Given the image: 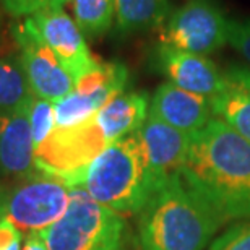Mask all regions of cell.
Listing matches in <instances>:
<instances>
[{"instance_id": "1", "label": "cell", "mask_w": 250, "mask_h": 250, "mask_svg": "<svg viewBox=\"0 0 250 250\" xmlns=\"http://www.w3.org/2000/svg\"><path fill=\"white\" fill-rule=\"evenodd\" d=\"M181 176L221 223L250 219V142L219 119L192 135Z\"/></svg>"}, {"instance_id": "2", "label": "cell", "mask_w": 250, "mask_h": 250, "mask_svg": "<svg viewBox=\"0 0 250 250\" xmlns=\"http://www.w3.org/2000/svg\"><path fill=\"white\" fill-rule=\"evenodd\" d=\"M219 218L182 176H174L151 195L138 219L143 250H203L219 228Z\"/></svg>"}, {"instance_id": "3", "label": "cell", "mask_w": 250, "mask_h": 250, "mask_svg": "<svg viewBox=\"0 0 250 250\" xmlns=\"http://www.w3.org/2000/svg\"><path fill=\"white\" fill-rule=\"evenodd\" d=\"M82 187L119 214L142 211L156 192V182L138 132L104 148L89 164Z\"/></svg>"}, {"instance_id": "4", "label": "cell", "mask_w": 250, "mask_h": 250, "mask_svg": "<svg viewBox=\"0 0 250 250\" xmlns=\"http://www.w3.org/2000/svg\"><path fill=\"white\" fill-rule=\"evenodd\" d=\"M124 219L83 187H72L63 216L41 231L47 250H121Z\"/></svg>"}, {"instance_id": "5", "label": "cell", "mask_w": 250, "mask_h": 250, "mask_svg": "<svg viewBox=\"0 0 250 250\" xmlns=\"http://www.w3.org/2000/svg\"><path fill=\"white\" fill-rule=\"evenodd\" d=\"M109 146L94 119L77 127H56L46 142L34 148L39 174L61 179L68 187H82L89 164Z\"/></svg>"}, {"instance_id": "6", "label": "cell", "mask_w": 250, "mask_h": 250, "mask_svg": "<svg viewBox=\"0 0 250 250\" xmlns=\"http://www.w3.org/2000/svg\"><path fill=\"white\" fill-rule=\"evenodd\" d=\"M70 190L61 179L38 174L13 188L0 187V221L7 219L18 231L41 232L67 211Z\"/></svg>"}, {"instance_id": "7", "label": "cell", "mask_w": 250, "mask_h": 250, "mask_svg": "<svg viewBox=\"0 0 250 250\" xmlns=\"http://www.w3.org/2000/svg\"><path fill=\"white\" fill-rule=\"evenodd\" d=\"M229 20L214 0H187L174 8L161 26V42L208 56L228 42Z\"/></svg>"}, {"instance_id": "8", "label": "cell", "mask_w": 250, "mask_h": 250, "mask_svg": "<svg viewBox=\"0 0 250 250\" xmlns=\"http://www.w3.org/2000/svg\"><path fill=\"white\" fill-rule=\"evenodd\" d=\"M10 34L18 47L24 75L34 98L57 103L73 91V78L39 34L31 17L12 23Z\"/></svg>"}, {"instance_id": "9", "label": "cell", "mask_w": 250, "mask_h": 250, "mask_svg": "<svg viewBox=\"0 0 250 250\" xmlns=\"http://www.w3.org/2000/svg\"><path fill=\"white\" fill-rule=\"evenodd\" d=\"M31 20L73 82L91 72L99 63L89 52L82 29L62 8L44 10L33 15Z\"/></svg>"}, {"instance_id": "10", "label": "cell", "mask_w": 250, "mask_h": 250, "mask_svg": "<svg viewBox=\"0 0 250 250\" xmlns=\"http://www.w3.org/2000/svg\"><path fill=\"white\" fill-rule=\"evenodd\" d=\"M153 62L169 83L186 91L211 99L226 89L224 72L205 56L181 51L161 42L153 51Z\"/></svg>"}, {"instance_id": "11", "label": "cell", "mask_w": 250, "mask_h": 250, "mask_svg": "<svg viewBox=\"0 0 250 250\" xmlns=\"http://www.w3.org/2000/svg\"><path fill=\"white\" fill-rule=\"evenodd\" d=\"M138 135L146 151L158 190L164 182L182 172L192 135L171 127L149 112Z\"/></svg>"}, {"instance_id": "12", "label": "cell", "mask_w": 250, "mask_h": 250, "mask_svg": "<svg viewBox=\"0 0 250 250\" xmlns=\"http://www.w3.org/2000/svg\"><path fill=\"white\" fill-rule=\"evenodd\" d=\"M149 114L188 135L211 121L213 106L207 96L186 91L172 83L159 84L149 103Z\"/></svg>"}, {"instance_id": "13", "label": "cell", "mask_w": 250, "mask_h": 250, "mask_svg": "<svg viewBox=\"0 0 250 250\" xmlns=\"http://www.w3.org/2000/svg\"><path fill=\"white\" fill-rule=\"evenodd\" d=\"M31 107L5 111L0 109V169L3 174L34 177V143L29 124Z\"/></svg>"}, {"instance_id": "14", "label": "cell", "mask_w": 250, "mask_h": 250, "mask_svg": "<svg viewBox=\"0 0 250 250\" xmlns=\"http://www.w3.org/2000/svg\"><path fill=\"white\" fill-rule=\"evenodd\" d=\"M149 112L148 94L142 91L121 93L94 116L107 145L137 133Z\"/></svg>"}, {"instance_id": "15", "label": "cell", "mask_w": 250, "mask_h": 250, "mask_svg": "<svg viewBox=\"0 0 250 250\" xmlns=\"http://www.w3.org/2000/svg\"><path fill=\"white\" fill-rule=\"evenodd\" d=\"M224 78L226 89L211 98L213 114L250 142V68L232 65Z\"/></svg>"}, {"instance_id": "16", "label": "cell", "mask_w": 250, "mask_h": 250, "mask_svg": "<svg viewBox=\"0 0 250 250\" xmlns=\"http://www.w3.org/2000/svg\"><path fill=\"white\" fill-rule=\"evenodd\" d=\"M114 7L116 26L125 34L163 26L172 12L171 0H114Z\"/></svg>"}, {"instance_id": "17", "label": "cell", "mask_w": 250, "mask_h": 250, "mask_svg": "<svg viewBox=\"0 0 250 250\" xmlns=\"http://www.w3.org/2000/svg\"><path fill=\"white\" fill-rule=\"evenodd\" d=\"M34 94L24 75L18 47L0 54V109L17 111L31 107Z\"/></svg>"}, {"instance_id": "18", "label": "cell", "mask_w": 250, "mask_h": 250, "mask_svg": "<svg viewBox=\"0 0 250 250\" xmlns=\"http://www.w3.org/2000/svg\"><path fill=\"white\" fill-rule=\"evenodd\" d=\"M75 23L89 38L107 33L116 18L114 0H70Z\"/></svg>"}, {"instance_id": "19", "label": "cell", "mask_w": 250, "mask_h": 250, "mask_svg": "<svg viewBox=\"0 0 250 250\" xmlns=\"http://www.w3.org/2000/svg\"><path fill=\"white\" fill-rule=\"evenodd\" d=\"M29 124H31V135L34 148L42 145L51 137V133L56 128V111L54 103L46 99L34 98L31 111H29Z\"/></svg>"}, {"instance_id": "20", "label": "cell", "mask_w": 250, "mask_h": 250, "mask_svg": "<svg viewBox=\"0 0 250 250\" xmlns=\"http://www.w3.org/2000/svg\"><path fill=\"white\" fill-rule=\"evenodd\" d=\"M68 0H0L2 8L15 18L33 17L51 8H62Z\"/></svg>"}, {"instance_id": "21", "label": "cell", "mask_w": 250, "mask_h": 250, "mask_svg": "<svg viewBox=\"0 0 250 250\" xmlns=\"http://www.w3.org/2000/svg\"><path fill=\"white\" fill-rule=\"evenodd\" d=\"M208 250H250V221L229 228Z\"/></svg>"}, {"instance_id": "22", "label": "cell", "mask_w": 250, "mask_h": 250, "mask_svg": "<svg viewBox=\"0 0 250 250\" xmlns=\"http://www.w3.org/2000/svg\"><path fill=\"white\" fill-rule=\"evenodd\" d=\"M228 42L250 63V18L229 20Z\"/></svg>"}, {"instance_id": "23", "label": "cell", "mask_w": 250, "mask_h": 250, "mask_svg": "<svg viewBox=\"0 0 250 250\" xmlns=\"http://www.w3.org/2000/svg\"><path fill=\"white\" fill-rule=\"evenodd\" d=\"M23 250H47V246L44 242L41 232H28Z\"/></svg>"}, {"instance_id": "24", "label": "cell", "mask_w": 250, "mask_h": 250, "mask_svg": "<svg viewBox=\"0 0 250 250\" xmlns=\"http://www.w3.org/2000/svg\"><path fill=\"white\" fill-rule=\"evenodd\" d=\"M10 49H7V44H5V34H3V17L2 12H0V54L7 52Z\"/></svg>"}, {"instance_id": "25", "label": "cell", "mask_w": 250, "mask_h": 250, "mask_svg": "<svg viewBox=\"0 0 250 250\" xmlns=\"http://www.w3.org/2000/svg\"><path fill=\"white\" fill-rule=\"evenodd\" d=\"M7 250H20V239H17V241H15Z\"/></svg>"}]
</instances>
